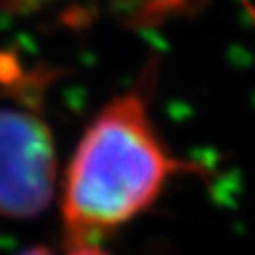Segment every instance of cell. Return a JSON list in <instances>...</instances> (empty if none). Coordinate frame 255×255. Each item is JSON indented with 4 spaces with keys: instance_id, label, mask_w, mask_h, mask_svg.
Returning <instances> with one entry per match:
<instances>
[{
    "instance_id": "cell-2",
    "label": "cell",
    "mask_w": 255,
    "mask_h": 255,
    "mask_svg": "<svg viewBox=\"0 0 255 255\" xmlns=\"http://www.w3.org/2000/svg\"><path fill=\"white\" fill-rule=\"evenodd\" d=\"M58 163L46 121L22 107H0V215L30 219L56 193Z\"/></svg>"
},
{
    "instance_id": "cell-3",
    "label": "cell",
    "mask_w": 255,
    "mask_h": 255,
    "mask_svg": "<svg viewBox=\"0 0 255 255\" xmlns=\"http://www.w3.org/2000/svg\"><path fill=\"white\" fill-rule=\"evenodd\" d=\"M20 255H109L101 243H71L65 241L60 249H52V247H34L28 249Z\"/></svg>"
},
{
    "instance_id": "cell-1",
    "label": "cell",
    "mask_w": 255,
    "mask_h": 255,
    "mask_svg": "<svg viewBox=\"0 0 255 255\" xmlns=\"http://www.w3.org/2000/svg\"><path fill=\"white\" fill-rule=\"evenodd\" d=\"M147 89L115 97L83 133L60 191L65 241L101 243L149 209L173 175L187 171L155 131Z\"/></svg>"
},
{
    "instance_id": "cell-4",
    "label": "cell",
    "mask_w": 255,
    "mask_h": 255,
    "mask_svg": "<svg viewBox=\"0 0 255 255\" xmlns=\"http://www.w3.org/2000/svg\"><path fill=\"white\" fill-rule=\"evenodd\" d=\"M44 2H52V0H8V4L12 8H34Z\"/></svg>"
}]
</instances>
